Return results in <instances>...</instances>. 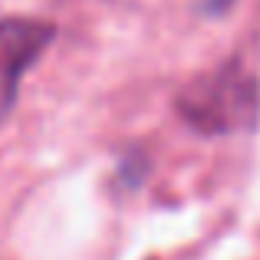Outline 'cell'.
I'll use <instances>...</instances> for the list:
<instances>
[{"label":"cell","instance_id":"cell-1","mask_svg":"<svg viewBox=\"0 0 260 260\" xmlns=\"http://www.w3.org/2000/svg\"><path fill=\"white\" fill-rule=\"evenodd\" d=\"M175 109L188 125L204 135H228L237 128H250L260 112V89L254 73L237 59L214 66L194 76L178 92Z\"/></svg>","mask_w":260,"mask_h":260},{"label":"cell","instance_id":"cell-2","mask_svg":"<svg viewBox=\"0 0 260 260\" xmlns=\"http://www.w3.org/2000/svg\"><path fill=\"white\" fill-rule=\"evenodd\" d=\"M56 26L33 17H7L0 20V125L13 112L20 83L26 70L43 56V50L53 43Z\"/></svg>","mask_w":260,"mask_h":260},{"label":"cell","instance_id":"cell-3","mask_svg":"<svg viewBox=\"0 0 260 260\" xmlns=\"http://www.w3.org/2000/svg\"><path fill=\"white\" fill-rule=\"evenodd\" d=\"M231 4H234V0H204V10L208 13H224Z\"/></svg>","mask_w":260,"mask_h":260}]
</instances>
